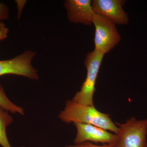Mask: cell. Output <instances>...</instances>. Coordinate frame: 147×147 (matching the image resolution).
Masks as SVG:
<instances>
[{"mask_svg": "<svg viewBox=\"0 0 147 147\" xmlns=\"http://www.w3.org/2000/svg\"><path fill=\"white\" fill-rule=\"evenodd\" d=\"M61 120L67 123L88 124L109 130L117 134V125L110 118L109 115L101 113L94 107L68 100L64 109L59 115Z\"/></svg>", "mask_w": 147, "mask_h": 147, "instance_id": "1", "label": "cell"}, {"mask_svg": "<svg viewBox=\"0 0 147 147\" xmlns=\"http://www.w3.org/2000/svg\"><path fill=\"white\" fill-rule=\"evenodd\" d=\"M104 55L102 52L95 50L87 55L85 60L87 70L86 78L81 90L72 99L73 101L85 105L94 106L93 96L96 90V82Z\"/></svg>", "mask_w": 147, "mask_h": 147, "instance_id": "2", "label": "cell"}, {"mask_svg": "<svg viewBox=\"0 0 147 147\" xmlns=\"http://www.w3.org/2000/svg\"><path fill=\"white\" fill-rule=\"evenodd\" d=\"M116 125L117 147H147V119L138 120L132 117L125 123Z\"/></svg>", "mask_w": 147, "mask_h": 147, "instance_id": "3", "label": "cell"}, {"mask_svg": "<svg viewBox=\"0 0 147 147\" xmlns=\"http://www.w3.org/2000/svg\"><path fill=\"white\" fill-rule=\"evenodd\" d=\"M92 22L95 29L94 50L105 55L118 44L120 35L116 24L106 17L94 13Z\"/></svg>", "mask_w": 147, "mask_h": 147, "instance_id": "4", "label": "cell"}, {"mask_svg": "<svg viewBox=\"0 0 147 147\" xmlns=\"http://www.w3.org/2000/svg\"><path fill=\"white\" fill-rule=\"evenodd\" d=\"M36 55L33 51L27 50L13 59L0 60V76L15 74L38 80L36 70L31 65L32 60Z\"/></svg>", "mask_w": 147, "mask_h": 147, "instance_id": "5", "label": "cell"}, {"mask_svg": "<svg viewBox=\"0 0 147 147\" xmlns=\"http://www.w3.org/2000/svg\"><path fill=\"white\" fill-rule=\"evenodd\" d=\"M74 124L77 129V134L74 139L75 144L86 142L109 144L116 143L117 135L110 133L98 127L88 124L76 123Z\"/></svg>", "mask_w": 147, "mask_h": 147, "instance_id": "6", "label": "cell"}, {"mask_svg": "<svg viewBox=\"0 0 147 147\" xmlns=\"http://www.w3.org/2000/svg\"><path fill=\"white\" fill-rule=\"evenodd\" d=\"M125 3L123 0H94L92 6L94 13L106 17L115 24L125 25L129 19L123 8Z\"/></svg>", "mask_w": 147, "mask_h": 147, "instance_id": "7", "label": "cell"}, {"mask_svg": "<svg viewBox=\"0 0 147 147\" xmlns=\"http://www.w3.org/2000/svg\"><path fill=\"white\" fill-rule=\"evenodd\" d=\"M91 0H68L64 3L70 22L90 26L92 24L94 12Z\"/></svg>", "mask_w": 147, "mask_h": 147, "instance_id": "8", "label": "cell"}, {"mask_svg": "<svg viewBox=\"0 0 147 147\" xmlns=\"http://www.w3.org/2000/svg\"><path fill=\"white\" fill-rule=\"evenodd\" d=\"M0 106V145L2 147H11L9 142L6 129L13 122L12 116Z\"/></svg>", "mask_w": 147, "mask_h": 147, "instance_id": "9", "label": "cell"}, {"mask_svg": "<svg viewBox=\"0 0 147 147\" xmlns=\"http://www.w3.org/2000/svg\"><path fill=\"white\" fill-rule=\"evenodd\" d=\"M0 106L7 112L13 114L18 113L22 115H24V109L20 106H17L7 98L4 90L0 85Z\"/></svg>", "mask_w": 147, "mask_h": 147, "instance_id": "10", "label": "cell"}, {"mask_svg": "<svg viewBox=\"0 0 147 147\" xmlns=\"http://www.w3.org/2000/svg\"><path fill=\"white\" fill-rule=\"evenodd\" d=\"M66 147H117L115 143L103 144L102 146L94 144L91 142H86L78 144L68 145Z\"/></svg>", "mask_w": 147, "mask_h": 147, "instance_id": "11", "label": "cell"}, {"mask_svg": "<svg viewBox=\"0 0 147 147\" xmlns=\"http://www.w3.org/2000/svg\"><path fill=\"white\" fill-rule=\"evenodd\" d=\"M9 17V9L3 3H0V21L5 20Z\"/></svg>", "mask_w": 147, "mask_h": 147, "instance_id": "12", "label": "cell"}, {"mask_svg": "<svg viewBox=\"0 0 147 147\" xmlns=\"http://www.w3.org/2000/svg\"><path fill=\"white\" fill-rule=\"evenodd\" d=\"M9 32V29L2 22L0 21V41L7 38Z\"/></svg>", "mask_w": 147, "mask_h": 147, "instance_id": "13", "label": "cell"}, {"mask_svg": "<svg viewBox=\"0 0 147 147\" xmlns=\"http://www.w3.org/2000/svg\"><path fill=\"white\" fill-rule=\"evenodd\" d=\"M24 147V146H22V147Z\"/></svg>", "mask_w": 147, "mask_h": 147, "instance_id": "14", "label": "cell"}]
</instances>
